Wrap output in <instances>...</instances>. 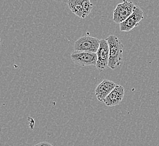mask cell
Returning <instances> with one entry per match:
<instances>
[{
	"label": "cell",
	"instance_id": "obj_1",
	"mask_svg": "<svg viewBox=\"0 0 159 146\" xmlns=\"http://www.w3.org/2000/svg\"><path fill=\"white\" fill-rule=\"evenodd\" d=\"M106 40L110 49L108 67L111 69H115L121 64L124 45L119 38L114 35H111Z\"/></svg>",
	"mask_w": 159,
	"mask_h": 146
},
{
	"label": "cell",
	"instance_id": "obj_2",
	"mask_svg": "<svg viewBox=\"0 0 159 146\" xmlns=\"http://www.w3.org/2000/svg\"><path fill=\"white\" fill-rule=\"evenodd\" d=\"M100 46V40L90 36H82L74 45L75 51L92 52L97 54Z\"/></svg>",
	"mask_w": 159,
	"mask_h": 146
},
{
	"label": "cell",
	"instance_id": "obj_3",
	"mask_svg": "<svg viewBox=\"0 0 159 146\" xmlns=\"http://www.w3.org/2000/svg\"><path fill=\"white\" fill-rule=\"evenodd\" d=\"M135 5L132 1H123L122 3L117 5L113 11V20L117 24H121L125 21L134 12Z\"/></svg>",
	"mask_w": 159,
	"mask_h": 146
},
{
	"label": "cell",
	"instance_id": "obj_4",
	"mask_svg": "<svg viewBox=\"0 0 159 146\" xmlns=\"http://www.w3.org/2000/svg\"><path fill=\"white\" fill-rule=\"evenodd\" d=\"M143 11L141 7L138 6H135L134 12L126 20L120 24V29L121 32H130L135 27L139 25L144 19Z\"/></svg>",
	"mask_w": 159,
	"mask_h": 146
},
{
	"label": "cell",
	"instance_id": "obj_5",
	"mask_svg": "<svg viewBox=\"0 0 159 146\" xmlns=\"http://www.w3.org/2000/svg\"><path fill=\"white\" fill-rule=\"evenodd\" d=\"M70 58L75 64L81 67L95 66L97 62V55L95 53L74 51Z\"/></svg>",
	"mask_w": 159,
	"mask_h": 146
},
{
	"label": "cell",
	"instance_id": "obj_6",
	"mask_svg": "<svg viewBox=\"0 0 159 146\" xmlns=\"http://www.w3.org/2000/svg\"><path fill=\"white\" fill-rule=\"evenodd\" d=\"M97 62L95 65L99 72L108 67L110 58V49L107 41L105 39L100 40V46L98 49Z\"/></svg>",
	"mask_w": 159,
	"mask_h": 146
},
{
	"label": "cell",
	"instance_id": "obj_7",
	"mask_svg": "<svg viewBox=\"0 0 159 146\" xmlns=\"http://www.w3.org/2000/svg\"><path fill=\"white\" fill-rule=\"evenodd\" d=\"M117 85L110 80H103L95 89V95L98 100L101 102L104 101L105 98L115 88Z\"/></svg>",
	"mask_w": 159,
	"mask_h": 146
},
{
	"label": "cell",
	"instance_id": "obj_8",
	"mask_svg": "<svg viewBox=\"0 0 159 146\" xmlns=\"http://www.w3.org/2000/svg\"><path fill=\"white\" fill-rule=\"evenodd\" d=\"M125 94V89L122 85H117L104 100V103L107 106L113 107L119 105Z\"/></svg>",
	"mask_w": 159,
	"mask_h": 146
},
{
	"label": "cell",
	"instance_id": "obj_9",
	"mask_svg": "<svg viewBox=\"0 0 159 146\" xmlns=\"http://www.w3.org/2000/svg\"><path fill=\"white\" fill-rule=\"evenodd\" d=\"M66 2L72 12L80 18L83 19L84 11L83 6V0H70L66 1Z\"/></svg>",
	"mask_w": 159,
	"mask_h": 146
},
{
	"label": "cell",
	"instance_id": "obj_10",
	"mask_svg": "<svg viewBox=\"0 0 159 146\" xmlns=\"http://www.w3.org/2000/svg\"><path fill=\"white\" fill-rule=\"evenodd\" d=\"M83 6L84 8L83 19L86 18L92 11L93 5L89 0H83Z\"/></svg>",
	"mask_w": 159,
	"mask_h": 146
},
{
	"label": "cell",
	"instance_id": "obj_11",
	"mask_svg": "<svg viewBox=\"0 0 159 146\" xmlns=\"http://www.w3.org/2000/svg\"><path fill=\"white\" fill-rule=\"evenodd\" d=\"M34 146H54L52 144L46 142H40V143H37V144H36Z\"/></svg>",
	"mask_w": 159,
	"mask_h": 146
}]
</instances>
